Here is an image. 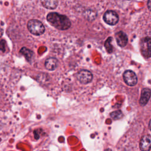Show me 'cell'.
<instances>
[{
	"mask_svg": "<svg viewBox=\"0 0 151 151\" xmlns=\"http://www.w3.org/2000/svg\"><path fill=\"white\" fill-rule=\"evenodd\" d=\"M76 77L81 84H86L89 83L92 80L93 75L90 71L81 70L77 73Z\"/></svg>",
	"mask_w": 151,
	"mask_h": 151,
	"instance_id": "cell-4",
	"label": "cell"
},
{
	"mask_svg": "<svg viewBox=\"0 0 151 151\" xmlns=\"http://www.w3.org/2000/svg\"><path fill=\"white\" fill-rule=\"evenodd\" d=\"M6 50V42L4 40H0V51L1 52H5Z\"/></svg>",
	"mask_w": 151,
	"mask_h": 151,
	"instance_id": "cell-15",
	"label": "cell"
},
{
	"mask_svg": "<svg viewBox=\"0 0 151 151\" xmlns=\"http://www.w3.org/2000/svg\"><path fill=\"white\" fill-rule=\"evenodd\" d=\"M150 97V90L149 88H143L141 92V96L139 100V103L141 106H145Z\"/></svg>",
	"mask_w": 151,
	"mask_h": 151,
	"instance_id": "cell-9",
	"label": "cell"
},
{
	"mask_svg": "<svg viewBox=\"0 0 151 151\" xmlns=\"http://www.w3.org/2000/svg\"><path fill=\"white\" fill-rule=\"evenodd\" d=\"M150 0H149L148 1V3H147V5H148V8H149V9H150Z\"/></svg>",
	"mask_w": 151,
	"mask_h": 151,
	"instance_id": "cell-17",
	"label": "cell"
},
{
	"mask_svg": "<svg viewBox=\"0 0 151 151\" xmlns=\"http://www.w3.org/2000/svg\"><path fill=\"white\" fill-rule=\"evenodd\" d=\"M20 52L23 54L26 59L28 60V61H30L32 57V55H33V52L32 51H31L30 50L27 48L26 47H22L21 50H20Z\"/></svg>",
	"mask_w": 151,
	"mask_h": 151,
	"instance_id": "cell-12",
	"label": "cell"
},
{
	"mask_svg": "<svg viewBox=\"0 0 151 151\" xmlns=\"http://www.w3.org/2000/svg\"><path fill=\"white\" fill-rule=\"evenodd\" d=\"M104 21L110 25H116L119 21V16L117 13L113 11H107L103 15Z\"/></svg>",
	"mask_w": 151,
	"mask_h": 151,
	"instance_id": "cell-6",
	"label": "cell"
},
{
	"mask_svg": "<svg viewBox=\"0 0 151 151\" xmlns=\"http://www.w3.org/2000/svg\"><path fill=\"white\" fill-rule=\"evenodd\" d=\"M41 4L45 8L54 9L58 6V0H41Z\"/></svg>",
	"mask_w": 151,
	"mask_h": 151,
	"instance_id": "cell-11",
	"label": "cell"
},
{
	"mask_svg": "<svg viewBox=\"0 0 151 151\" xmlns=\"http://www.w3.org/2000/svg\"><path fill=\"white\" fill-rule=\"evenodd\" d=\"M110 116L113 119L117 120L123 116V113L120 110H116L110 113Z\"/></svg>",
	"mask_w": 151,
	"mask_h": 151,
	"instance_id": "cell-13",
	"label": "cell"
},
{
	"mask_svg": "<svg viewBox=\"0 0 151 151\" xmlns=\"http://www.w3.org/2000/svg\"><path fill=\"white\" fill-rule=\"evenodd\" d=\"M151 144V137L149 134L143 136L140 142L139 146L141 150H150Z\"/></svg>",
	"mask_w": 151,
	"mask_h": 151,
	"instance_id": "cell-7",
	"label": "cell"
},
{
	"mask_svg": "<svg viewBox=\"0 0 151 151\" xmlns=\"http://www.w3.org/2000/svg\"><path fill=\"white\" fill-rule=\"evenodd\" d=\"M151 41L149 37H145L141 40L140 42V50L142 55L146 57L149 58L151 55Z\"/></svg>",
	"mask_w": 151,
	"mask_h": 151,
	"instance_id": "cell-3",
	"label": "cell"
},
{
	"mask_svg": "<svg viewBox=\"0 0 151 151\" xmlns=\"http://www.w3.org/2000/svg\"><path fill=\"white\" fill-rule=\"evenodd\" d=\"M116 40L117 44L121 47H123L126 45L128 41V38L127 35L123 31H119L115 34Z\"/></svg>",
	"mask_w": 151,
	"mask_h": 151,
	"instance_id": "cell-8",
	"label": "cell"
},
{
	"mask_svg": "<svg viewBox=\"0 0 151 151\" xmlns=\"http://www.w3.org/2000/svg\"><path fill=\"white\" fill-rule=\"evenodd\" d=\"M47 19L51 25L60 30L67 29L71 26V22L67 17L57 12L49 13Z\"/></svg>",
	"mask_w": 151,
	"mask_h": 151,
	"instance_id": "cell-1",
	"label": "cell"
},
{
	"mask_svg": "<svg viewBox=\"0 0 151 151\" xmlns=\"http://www.w3.org/2000/svg\"><path fill=\"white\" fill-rule=\"evenodd\" d=\"M112 40V38L111 37H109L107 38V40L105 42V47H106V49L107 50V51L109 53H111L113 51V47L111 45V41Z\"/></svg>",
	"mask_w": 151,
	"mask_h": 151,
	"instance_id": "cell-14",
	"label": "cell"
},
{
	"mask_svg": "<svg viewBox=\"0 0 151 151\" xmlns=\"http://www.w3.org/2000/svg\"><path fill=\"white\" fill-rule=\"evenodd\" d=\"M58 65V60L55 58L50 57L45 60V67L50 71L54 70Z\"/></svg>",
	"mask_w": 151,
	"mask_h": 151,
	"instance_id": "cell-10",
	"label": "cell"
},
{
	"mask_svg": "<svg viewBox=\"0 0 151 151\" xmlns=\"http://www.w3.org/2000/svg\"><path fill=\"white\" fill-rule=\"evenodd\" d=\"M27 28L35 35H40L44 32L45 28L41 22L37 19H31L28 22Z\"/></svg>",
	"mask_w": 151,
	"mask_h": 151,
	"instance_id": "cell-2",
	"label": "cell"
},
{
	"mask_svg": "<svg viewBox=\"0 0 151 151\" xmlns=\"http://www.w3.org/2000/svg\"><path fill=\"white\" fill-rule=\"evenodd\" d=\"M123 79L126 84L129 86H134L137 82V78L134 72L132 70H126L123 73Z\"/></svg>",
	"mask_w": 151,
	"mask_h": 151,
	"instance_id": "cell-5",
	"label": "cell"
},
{
	"mask_svg": "<svg viewBox=\"0 0 151 151\" xmlns=\"http://www.w3.org/2000/svg\"><path fill=\"white\" fill-rule=\"evenodd\" d=\"M2 34H3V29L0 27V38L2 37Z\"/></svg>",
	"mask_w": 151,
	"mask_h": 151,
	"instance_id": "cell-16",
	"label": "cell"
}]
</instances>
